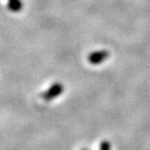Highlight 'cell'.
<instances>
[{"label": "cell", "mask_w": 150, "mask_h": 150, "mask_svg": "<svg viewBox=\"0 0 150 150\" xmlns=\"http://www.w3.org/2000/svg\"><path fill=\"white\" fill-rule=\"evenodd\" d=\"M63 90H64L63 85L61 83H59V82H55V83L50 85L46 91H44L43 93L41 94V98H42L44 101H47V102L52 101L53 99H55L56 97H58L59 95H61L63 93Z\"/></svg>", "instance_id": "1"}, {"label": "cell", "mask_w": 150, "mask_h": 150, "mask_svg": "<svg viewBox=\"0 0 150 150\" xmlns=\"http://www.w3.org/2000/svg\"><path fill=\"white\" fill-rule=\"evenodd\" d=\"M110 56V52L108 50H97V52H91L88 55V62L93 65H98L103 63Z\"/></svg>", "instance_id": "2"}, {"label": "cell", "mask_w": 150, "mask_h": 150, "mask_svg": "<svg viewBox=\"0 0 150 150\" xmlns=\"http://www.w3.org/2000/svg\"><path fill=\"white\" fill-rule=\"evenodd\" d=\"M22 1L21 0H8L7 8L12 12H18L22 9Z\"/></svg>", "instance_id": "3"}]
</instances>
